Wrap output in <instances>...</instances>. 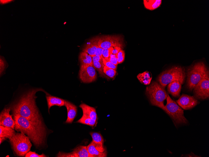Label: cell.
<instances>
[{
    "mask_svg": "<svg viewBox=\"0 0 209 157\" xmlns=\"http://www.w3.org/2000/svg\"><path fill=\"white\" fill-rule=\"evenodd\" d=\"M39 91L46 92L41 88L31 89L22 95L10 108L13 114H18L36 124L44 126L35 102L36 93Z\"/></svg>",
    "mask_w": 209,
    "mask_h": 157,
    "instance_id": "6da1fadb",
    "label": "cell"
},
{
    "mask_svg": "<svg viewBox=\"0 0 209 157\" xmlns=\"http://www.w3.org/2000/svg\"><path fill=\"white\" fill-rule=\"evenodd\" d=\"M13 119L14 129L27 135L37 148L44 144L46 134L45 126L36 124L18 114H13Z\"/></svg>",
    "mask_w": 209,
    "mask_h": 157,
    "instance_id": "7a4b0ae2",
    "label": "cell"
},
{
    "mask_svg": "<svg viewBox=\"0 0 209 157\" xmlns=\"http://www.w3.org/2000/svg\"><path fill=\"white\" fill-rule=\"evenodd\" d=\"M145 94L152 105L164 110V101L166 99L167 94L160 84L156 81H153L146 87Z\"/></svg>",
    "mask_w": 209,
    "mask_h": 157,
    "instance_id": "3957f363",
    "label": "cell"
},
{
    "mask_svg": "<svg viewBox=\"0 0 209 157\" xmlns=\"http://www.w3.org/2000/svg\"><path fill=\"white\" fill-rule=\"evenodd\" d=\"M186 73L184 69L180 66H175L166 70L159 76L157 80L160 84L164 88L171 82L177 80L181 84L185 79Z\"/></svg>",
    "mask_w": 209,
    "mask_h": 157,
    "instance_id": "277c9868",
    "label": "cell"
},
{
    "mask_svg": "<svg viewBox=\"0 0 209 157\" xmlns=\"http://www.w3.org/2000/svg\"><path fill=\"white\" fill-rule=\"evenodd\" d=\"M209 72L204 63L198 62L189 67L187 71L186 86L192 91L199 82Z\"/></svg>",
    "mask_w": 209,
    "mask_h": 157,
    "instance_id": "5b68a950",
    "label": "cell"
},
{
    "mask_svg": "<svg viewBox=\"0 0 209 157\" xmlns=\"http://www.w3.org/2000/svg\"><path fill=\"white\" fill-rule=\"evenodd\" d=\"M9 140L15 153L19 156H25L32 146L29 137L22 132L16 133Z\"/></svg>",
    "mask_w": 209,
    "mask_h": 157,
    "instance_id": "8992f818",
    "label": "cell"
},
{
    "mask_svg": "<svg viewBox=\"0 0 209 157\" xmlns=\"http://www.w3.org/2000/svg\"><path fill=\"white\" fill-rule=\"evenodd\" d=\"M167 102L164 111L171 117L175 124H186L187 120L184 115L183 110L167 94Z\"/></svg>",
    "mask_w": 209,
    "mask_h": 157,
    "instance_id": "52a82bcc",
    "label": "cell"
},
{
    "mask_svg": "<svg viewBox=\"0 0 209 157\" xmlns=\"http://www.w3.org/2000/svg\"><path fill=\"white\" fill-rule=\"evenodd\" d=\"M193 89L194 96L196 98L204 100L209 98V72L206 74Z\"/></svg>",
    "mask_w": 209,
    "mask_h": 157,
    "instance_id": "ba28073f",
    "label": "cell"
},
{
    "mask_svg": "<svg viewBox=\"0 0 209 157\" xmlns=\"http://www.w3.org/2000/svg\"><path fill=\"white\" fill-rule=\"evenodd\" d=\"M79 76L81 81L84 83L93 82L97 77L96 72L93 65H80Z\"/></svg>",
    "mask_w": 209,
    "mask_h": 157,
    "instance_id": "9c48e42d",
    "label": "cell"
},
{
    "mask_svg": "<svg viewBox=\"0 0 209 157\" xmlns=\"http://www.w3.org/2000/svg\"><path fill=\"white\" fill-rule=\"evenodd\" d=\"M121 39L117 36L105 35L99 37L98 44L104 49L116 46H122Z\"/></svg>",
    "mask_w": 209,
    "mask_h": 157,
    "instance_id": "30bf717a",
    "label": "cell"
},
{
    "mask_svg": "<svg viewBox=\"0 0 209 157\" xmlns=\"http://www.w3.org/2000/svg\"><path fill=\"white\" fill-rule=\"evenodd\" d=\"M90 157H106L107 151L103 144L96 143L92 141L87 146Z\"/></svg>",
    "mask_w": 209,
    "mask_h": 157,
    "instance_id": "8fae6325",
    "label": "cell"
},
{
    "mask_svg": "<svg viewBox=\"0 0 209 157\" xmlns=\"http://www.w3.org/2000/svg\"><path fill=\"white\" fill-rule=\"evenodd\" d=\"M177 104L185 110L191 109L197 104V100L193 96L182 94L176 101Z\"/></svg>",
    "mask_w": 209,
    "mask_h": 157,
    "instance_id": "7c38bea8",
    "label": "cell"
},
{
    "mask_svg": "<svg viewBox=\"0 0 209 157\" xmlns=\"http://www.w3.org/2000/svg\"><path fill=\"white\" fill-rule=\"evenodd\" d=\"M59 157H90L87 146L80 145L68 153L59 152L57 155Z\"/></svg>",
    "mask_w": 209,
    "mask_h": 157,
    "instance_id": "4fadbf2b",
    "label": "cell"
},
{
    "mask_svg": "<svg viewBox=\"0 0 209 157\" xmlns=\"http://www.w3.org/2000/svg\"><path fill=\"white\" fill-rule=\"evenodd\" d=\"M10 107L5 108L0 114V125L12 128L14 129L15 123L12 115L9 112Z\"/></svg>",
    "mask_w": 209,
    "mask_h": 157,
    "instance_id": "5bb4252c",
    "label": "cell"
},
{
    "mask_svg": "<svg viewBox=\"0 0 209 157\" xmlns=\"http://www.w3.org/2000/svg\"><path fill=\"white\" fill-rule=\"evenodd\" d=\"M64 106L66 107L67 111V118L65 122L71 123L77 115V108L71 102L65 100Z\"/></svg>",
    "mask_w": 209,
    "mask_h": 157,
    "instance_id": "9a60e30c",
    "label": "cell"
},
{
    "mask_svg": "<svg viewBox=\"0 0 209 157\" xmlns=\"http://www.w3.org/2000/svg\"><path fill=\"white\" fill-rule=\"evenodd\" d=\"M79 107L83 111V116L92 118L97 121V115L95 108L83 103H81Z\"/></svg>",
    "mask_w": 209,
    "mask_h": 157,
    "instance_id": "2e32d148",
    "label": "cell"
},
{
    "mask_svg": "<svg viewBox=\"0 0 209 157\" xmlns=\"http://www.w3.org/2000/svg\"><path fill=\"white\" fill-rule=\"evenodd\" d=\"M99 37L90 39L85 44L82 51H84L92 57L94 56L98 45Z\"/></svg>",
    "mask_w": 209,
    "mask_h": 157,
    "instance_id": "e0dca14e",
    "label": "cell"
},
{
    "mask_svg": "<svg viewBox=\"0 0 209 157\" xmlns=\"http://www.w3.org/2000/svg\"><path fill=\"white\" fill-rule=\"evenodd\" d=\"M181 86V84L179 81H173L168 84V91L173 97H178L180 95Z\"/></svg>",
    "mask_w": 209,
    "mask_h": 157,
    "instance_id": "ac0fdd59",
    "label": "cell"
},
{
    "mask_svg": "<svg viewBox=\"0 0 209 157\" xmlns=\"http://www.w3.org/2000/svg\"><path fill=\"white\" fill-rule=\"evenodd\" d=\"M46 99L48 112L50 107L54 106H57L60 107L64 106L65 100L63 99L49 95L46 96Z\"/></svg>",
    "mask_w": 209,
    "mask_h": 157,
    "instance_id": "d6986e66",
    "label": "cell"
},
{
    "mask_svg": "<svg viewBox=\"0 0 209 157\" xmlns=\"http://www.w3.org/2000/svg\"><path fill=\"white\" fill-rule=\"evenodd\" d=\"M14 129L12 128L0 125V137L10 139L16 133Z\"/></svg>",
    "mask_w": 209,
    "mask_h": 157,
    "instance_id": "ffe728a7",
    "label": "cell"
},
{
    "mask_svg": "<svg viewBox=\"0 0 209 157\" xmlns=\"http://www.w3.org/2000/svg\"><path fill=\"white\" fill-rule=\"evenodd\" d=\"M80 65H93L92 57L86 52L82 51L79 55Z\"/></svg>",
    "mask_w": 209,
    "mask_h": 157,
    "instance_id": "44dd1931",
    "label": "cell"
},
{
    "mask_svg": "<svg viewBox=\"0 0 209 157\" xmlns=\"http://www.w3.org/2000/svg\"><path fill=\"white\" fill-rule=\"evenodd\" d=\"M161 0H144L145 7L150 10H153L158 8L161 5Z\"/></svg>",
    "mask_w": 209,
    "mask_h": 157,
    "instance_id": "7402d4cb",
    "label": "cell"
},
{
    "mask_svg": "<svg viewBox=\"0 0 209 157\" xmlns=\"http://www.w3.org/2000/svg\"><path fill=\"white\" fill-rule=\"evenodd\" d=\"M137 77L141 83L145 85L149 84L152 79V76L147 71L139 74Z\"/></svg>",
    "mask_w": 209,
    "mask_h": 157,
    "instance_id": "603a6c76",
    "label": "cell"
},
{
    "mask_svg": "<svg viewBox=\"0 0 209 157\" xmlns=\"http://www.w3.org/2000/svg\"><path fill=\"white\" fill-rule=\"evenodd\" d=\"M76 122L89 125L93 128H94L96 126L97 123V121L92 118L83 116Z\"/></svg>",
    "mask_w": 209,
    "mask_h": 157,
    "instance_id": "cb8c5ba5",
    "label": "cell"
},
{
    "mask_svg": "<svg viewBox=\"0 0 209 157\" xmlns=\"http://www.w3.org/2000/svg\"><path fill=\"white\" fill-rule=\"evenodd\" d=\"M94 142L103 144L104 139L100 133L98 132H91L90 133Z\"/></svg>",
    "mask_w": 209,
    "mask_h": 157,
    "instance_id": "d4e9b609",
    "label": "cell"
},
{
    "mask_svg": "<svg viewBox=\"0 0 209 157\" xmlns=\"http://www.w3.org/2000/svg\"><path fill=\"white\" fill-rule=\"evenodd\" d=\"M93 66L95 70H96L101 76H104L103 69L104 65L103 61L93 62Z\"/></svg>",
    "mask_w": 209,
    "mask_h": 157,
    "instance_id": "484cf974",
    "label": "cell"
},
{
    "mask_svg": "<svg viewBox=\"0 0 209 157\" xmlns=\"http://www.w3.org/2000/svg\"><path fill=\"white\" fill-rule=\"evenodd\" d=\"M104 74L111 78H114L116 74V70L108 68L104 65L103 69Z\"/></svg>",
    "mask_w": 209,
    "mask_h": 157,
    "instance_id": "4316f807",
    "label": "cell"
},
{
    "mask_svg": "<svg viewBox=\"0 0 209 157\" xmlns=\"http://www.w3.org/2000/svg\"><path fill=\"white\" fill-rule=\"evenodd\" d=\"M7 64L4 58L1 56L0 58V76L3 74L7 66Z\"/></svg>",
    "mask_w": 209,
    "mask_h": 157,
    "instance_id": "83f0119b",
    "label": "cell"
},
{
    "mask_svg": "<svg viewBox=\"0 0 209 157\" xmlns=\"http://www.w3.org/2000/svg\"><path fill=\"white\" fill-rule=\"evenodd\" d=\"M113 49V47H112L108 49H103L102 58L104 59H108L110 55L112 54Z\"/></svg>",
    "mask_w": 209,
    "mask_h": 157,
    "instance_id": "f1b7e54d",
    "label": "cell"
},
{
    "mask_svg": "<svg viewBox=\"0 0 209 157\" xmlns=\"http://www.w3.org/2000/svg\"><path fill=\"white\" fill-rule=\"evenodd\" d=\"M102 61L104 66L116 70L117 65L113 64L108 59H104L102 58Z\"/></svg>",
    "mask_w": 209,
    "mask_h": 157,
    "instance_id": "f546056e",
    "label": "cell"
},
{
    "mask_svg": "<svg viewBox=\"0 0 209 157\" xmlns=\"http://www.w3.org/2000/svg\"><path fill=\"white\" fill-rule=\"evenodd\" d=\"M118 63L120 64L122 63L125 60V53L123 50H120L116 55Z\"/></svg>",
    "mask_w": 209,
    "mask_h": 157,
    "instance_id": "4dcf8cb0",
    "label": "cell"
},
{
    "mask_svg": "<svg viewBox=\"0 0 209 157\" xmlns=\"http://www.w3.org/2000/svg\"><path fill=\"white\" fill-rule=\"evenodd\" d=\"M25 157H47L43 154H39L35 152L28 151L25 155Z\"/></svg>",
    "mask_w": 209,
    "mask_h": 157,
    "instance_id": "1f68e13d",
    "label": "cell"
},
{
    "mask_svg": "<svg viewBox=\"0 0 209 157\" xmlns=\"http://www.w3.org/2000/svg\"><path fill=\"white\" fill-rule=\"evenodd\" d=\"M113 64L117 65L118 64L116 55L111 54L108 59Z\"/></svg>",
    "mask_w": 209,
    "mask_h": 157,
    "instance_id": "d6a6232c",
    "label": "cell"
},
{
    "mask_svg": "<svg viewBox=\"0 0 209 157\" xmlns=\"http://www.w3.org/2000/svg\"><path fill=\"white\" fill-rule=\"evenodd\" d=\"M103 49H104L100 47L98 44L97 47L95 50L94 55L102 57Z\"/></svg>",
    "mask_w": 209,
    "mask_h": 157,
    "instance_id": "836d02e7",
    "label": "cell"
},
{
    "mask_svg": "<svg viewBox=\"0 0 209 157\" xmlns=\"http://www.w3.org/2000/svg\"><path fill=\"white\" fill-rule=\"evenodd\" d=\"M121 50V47L120 46H116L113 47L112 51V54L117 55L119 52Z\"/></svg>",
    "mask_w": 209,
    "mask_h": 157,
    "instance_id": "e575fe53",
    "label": "cell"
},
{
    "mask_svg": "<svg viewBox=\"0 0 209 157\" xmlns=\"http://www.w3.org/2000/svg\"><path fill=\"white\" fill-rule=\"evenodd\" d=\"M92 59L93 62L99 61L102 60V57L95 55L92 56Z\"/></svg>",
    "mask_w": 209,
    "mask_h": 157,
    "instance_id": "d590c367",
    "label": "cell"
},
{
    "mask_svg": "<svg viewBox=\"0 0 209 157\" xmlns=\"http://www.w3.org/2000/svg\"><path fill=\"white\" fill-rule=\"evenodd\" d=\"M13 0H1L0 1V3L1 4L3 5L7 4L9 3H10L12 2Z\"/></svg>",
    "mask_w": 209,
    "mask_h": 157,
    "instance_id": "8d00e7d4",
    "label": "cell"
},
{
    "mask_svg": "<svg viewBox=\"0 0 209 157\" xmlns=\"http://www.w3.org/2000/svg\"><path fill=\"white\" fill-rule=\"evenodd\" d=\"M6 138H5L3 137H0V144H1L5 140Z\"/></svg>",
    "mask_w": 209,
    "mask_h": 157,
    "instance_id": "74e56055",
    "label": "cell"
}]
</instances>
